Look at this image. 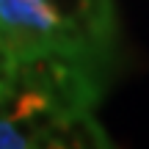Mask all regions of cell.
<instances>
[{"mask_svg":"<svg viewBox=\"0 0 149 149\" xmlns=\"http://www.w3.org/2000/svg\"><path fill=\"white\" fill-rule=\"evenodd\" d=\"M61 122H64L69 146H105L108 144V138L100 130V124L86 111H72V113H66Z\"/></svg>","mask_w":149,"mask_h":149,"instance_id":"cell-1","label":"cell"},{"mask_svg":"<svg viewBox=\"0 0 149 149\" xmlns=\"http://www.w3.org/2000/svg\"><path fill=\"white\" fill-rule=\"evenodd\" d=\"M47 6L53 8V14L61 19V25L66 28H91L97 31L94 19H91V3L88 0H47Z\"/></svg>","mask_w":149,"mask_h":149,"instance_id":"cell-2","label":"cell"},{"mask_svg":"<svg viewBox=\"0 0 149 149\" xmlns=\"http://www.w3.org/2000/svg\"><path fill=\"white\" fill-rule=\"evenodd\" d=\"M25 146H33L31 138L22 133L17 124H11V119H0V149H25Z\"/></svg>","mask_w":149,"mask_h":149,"instance_id":"cell-3","label":"cell"}]
</instances>
